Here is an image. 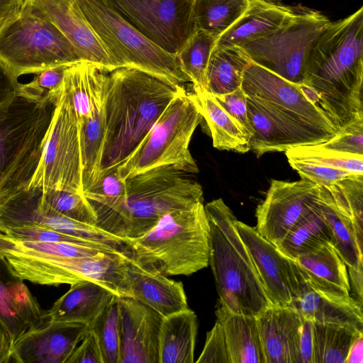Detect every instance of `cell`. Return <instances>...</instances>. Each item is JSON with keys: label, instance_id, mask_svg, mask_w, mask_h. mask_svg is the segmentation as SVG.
I'll use <instances>...</instances> for the list:
<instances>
[{"label": "cell", "instance_id": "6da1fadb", "mask_svg": "<svg viewBox=\"0 0 363 363\" xmlns=\"http://www.w3.org/2000/svg\"><path fill=\"white\" fill-rule=\"evenodd\" d=\"M363 7L330 22L310 52L301 86L338 130L363 119Z\"/></svg>", "mask_w": 363, "mask_h": 363}, {"label": "cell", "instance_id": "7a4b0ae2", "mask_svg": "<svg viewBox=\"0 0 363 363\" xmlns=\"http://www.w3.org/2000/svg\"><path fill=\"white\" fill-rule=\"evenodd\" d=\"M184 92L181 85L135 68L108 72L99 180L128 157L170 102Z\"/></svg>", "mask_w": 363, "mask_h": 363}, {"label": "cell", "instance_id": "3957f363", "mask_svg": "<svg viewBox=\"0 0 363 363\" xmlns=\"http://www.w3.org/2000/svg\"><path fill=\"white\" fill-rule=\"evenodd\" d=\"M191 174L173 164L127 179L123 199L94 211L96 226L127 241L143 236L165 213L203 202L202 187Z\"/></svg>", "mask_w": 363, "mask_h": 363}, {"label": "cell", "instance_id": "277c9868", "mask_svg": "<svg viewBox=\"0 0 363 363\" xmlns=\"http://www.w3.org/2000/svg\"><path fill=\"white\" fill-rule=\"evenodd\" d=\"M204 208L209 225L208 265L218 302L233 313L256 317L272 304L238 233L237 218L221 198Z\"/></svg>", "mask_w": 363, "mask_h": 363}, {"label": "cell", "instance_id": "5b68a950", "mask_svg": "<svg viewBox=\"0 0 363 363\" xmlns=\"http://www.w3.org/2000/svg\"><path fill=\"white\" fill-rule=\"evenodd\" d=\"M57 102L20 91L0 105V201L29 186L40 164Z\"/></svg>", "mask_w": 363, "mask_h": 363}, {"label": "cell", "instance_id": "8992f818", "mask_svg": "<svg viewBox=\"0 0 363 363\" xmlns=\"http://www.w3.org/2000/svg\"><path fill=\"white\" fill-rule=\"evenodd\" d=\"M129 257L166 276H190L208 267L209 225L203 202L163 215L143 236L128 240Z\"/></svg>", "mask_w": 363, "mask_h": 363}, {"label": "cell", "instance_id": "52a82bcc", "mask_svg": "<svg viewBox=\"0 0 363 363\" xmlns=\"http://www.w3.org/2000/svg\"><path fill=\"white\" fill-rule=\"evenodd\" d=\"M241 87L272 121L289 149L322 144L337 133L327 114L289 81L253 62L245 70Z\"/></svg>", "mask_w": 363, "mask_h": 363}, {"label": "cell", "instance_id": "ba28073f", "mask_svg": "<svg viewBox=\"0 0 363 363\" xmlns=\"http://www.w3.org/2000/svg\"><path fill=\"white\" fill-rule=\"evenodd\" d=\"M75 3L116 69L135 68L179 85L190 82L180 69L177 54L152 42L104 0H75Z\"/></svg>", "mask_w": 363, "mask_h": 363}, {"label": "cell", "instance_id": "9c48e42d", "mask_svg": "<svg viewBox=\"0 0 363 363\" xmlns=\"http://www.w3.org/2000/svg\"><path fill=\"white\" fill-rule=\"evenodd\" d=\"M193 94L186 91L175 97L137 148L117 168L126 180L155 167L177 164L192 174L199 172L189 145L203 120Z\"/></svg>", "mask_w": 363, "mask_h": 363}, {"label": "cell", "instance_id": "30bf717a", "mask_svg": "<svg viewBox=\"0 0 363 363\" xmlns=\"http://www.w3.org/2000/svg\"><path fill=\"white\" fill-rule=\"evenodd\" d=\"M4 258L13 273L23 280L41 285L96 282L118 297H130L128 255L99 252L88 257H33L6 252Z\"/></svg>", "mask_w": 363, "mask_h": 363}, {"label": "cell", "instance_id": "8fae6325", "mask_svg": "<svg viewBox=\"0 0 363 363\" xmlns=\"http://www.w3.org/2000/svg\"><path fill=\"white\" fill-rule=\"evenodd\" d=\"M0 60L18 78L83 60L52 23L21 11L0 29Z\"/></svg>", "mask_w": 363, "mask_h": 363}, {"label": "cell", "instance_id": "7c38bea8", "mask_svg": "<svg viewBox=\"0 0 363 363\" xmlns=\"http://www.w3.org/2000/svg\"><path fill=\"white\" fill-rule=\"evenodd\" d=\"M330 22L320 11L294 8L278 28L238 48L252 62L301 84L311 49Z\"/></svg>", "mask_w": 363, "mask_h": 363}, {"label": "cell", "instance_id": "4fadbf2b", "mask_svg": "<svg viewBox=\"0 0 363 363\" xmlns=\"http://www.w3.org/2000/svg\"><path fill=\"white\" fill-rule=\"evenodd\" d=\"M29 186L84 194L80 124L62 88L41 160Z\"/></svg>", "mask_w": 363, "mask_h": 363}, {"label": "cell", "instance_id": "5bb4252c", "mask_svg": "<svg viewBox=\"0 0 363 363\" xmlns=\"http://www.w3.org/2000/svg\"><path fill=\"white\" fill-rule=\"evenodd\" d=\"M123 18L164 50L177 54L196 30L194 0H104Z\"/></svg>", "mask_w": 363, "mask_h": 363}, {"label": "cell", "instance_id": "9a60e30c", "mask_svg": "<svg viewBox=\"0 0 363 363\" xmlns=\"http://www.w3.org/2000/svg\"><path fill=\"white\" fill-rule=\"evenodd\" d=\"M0 226L48 228L127 252V240L96 225L69 218L48 206L42 201V189L37 186L19 190L0 201Z\"/></svg>", "mask_w": 363, "mask_h": 363}, {"label": "cell", "instance_id": "2e32d148", "mask_svg": "<svg viewBox=\"0 0 363 363\" xmlns=\"http://www.w3.org/2000/svg\"><path fill=\"white\" fill-rule=\"evenodd\" d=\"M235 225L271 304L291 306L309 286L299 264L260 235L254 227L238 219Z\"/></svg>", "mask_w": 363, "mask_h": 363}, {"label": "cell", "instance_id": "e0dca14e", "mask_svg": "<svg viewBox=\"0 0 363 363\" xmlns=\"http://www.w3.org/2000/svg\"><path fill=\"white\" fill-rule=\"evenodd\" d=\"M320 186L307 179H273L255 212L257 232L276 245L315 205Z\"/></svg>", "mask_w": 363, "mask_h": 363}, {"label": "cell", "instance_id": "ac0fdd59", "mask_svg": "<svg viewBox=\"0 0 363 363\" xmlns=\"http://www.w3.org/2000/svg\"><path fill=\"white\" fill-rule=\"evenodd\" d=\"M55 26L76 48L83 60L108 72L115 69L108 53L88 24L75 0H24L22 8Z\"/></svg>", "mask_w": 363, "mask_h": 363}, {"label": "cell", "instance_id": "d6986e66", "mask_svg": "<svg viewBox=\"0 0 363 363\" xmlns=\"http://www.w3.org/2000/svg\"><path fill=\"white\" fill-rule=\"evenodd\" d=\"M120 363H159L163 317L130 297H119Z\"/></svg>", "mask_w": 363, "mask_h": 363}, {"label": "cell", "instance_id": "ffe728a7", "mask_svg": "<svg viewBox=\"0 0 363 363\" xmlns=\"http://www.w3.org/2000/svg\"><path fill=\"white\" fill-rule=\"evenodd\" d=\"M88 330L86 323L49 320L16 340V363H66Z\"/></svg>", "mask_w": 363, "mask_h": 363}, {"label": "cell", "instance_id": "44dd1931", "mask_svg": "<svg viewBox=\"0 0 363 363\" xmlns=\"http://www.w3.org/2000/svg\"><path fill=\"white\" fill-rule=\"evenodd\" d=\"M49 321L23 280L16 276L7 261L0 257V325L14 342L32 330Z\"/></svg>", "mask_w": 363, "mask_h": 363}, {"label": "cell", "instance_id": "7402d4cb", "mask_svg": "<svg viewBox=\"0 0 363 363\" xmlns=\"http://www.w3.org/2000/svg\"><path fill=\"white\" fill-rule=\"evenodd\" d=\"M256 322L265 363H301L303 317L297 309L272 305Z\"/></svg>", "mask_w": 363, "mask_h": 363}, {"label": "cell", "instance_id": "603a6c76", "mask_svg": "<svg viewBox=\"0 0 363 363\" xmlns=\"http://www.w3.org/2000/svg\"><path fill=\"white\" fill-rule=\"evenodd\" d=\"M128 273L132 298L150 307L163 318L189 308L182 281L147 270L128 256Z\"/></svg>", "mask_w": 363, "mask_h": 363}, {"label": "cell", "instance_id": "cb8c5ba5", "mask_svg": "<svg viewBox=\"0 0 363 363\" xmlns=\"http://www.w3.org/2000/svg\"><path fill=\"white\" fill-rule=\"evenodd\" d=\"M294 11V8L265 0H250L242 15L216 43L218 48H240L278 28Z\"/></svg>", "mask_w": 363, "mask_h": 363}, {"label": "cell", "instance_id": "d4e9b609", "mask_svg": "<svg viewBox=\"0 0 363 363\" xmlns=\"http://www.w3.org/2000/svg\"><path fill=\"white\" fill-rule=\"evenodd\" d=\"M291 306L297 309L303 318L314 323L348 325L363 330L362 307L351 296H333L308 286Z\"/></svg>", "mask_w": 363, "mask_h": 363}, {"label": "cell", "instance_id": "484cf974", "mask_svg": "<svg viewBox=\"0 0 363 363\" xmlns=\"http://www.w3.org/2000/svg\"><path fill=\"white\" fill-rule=\"evenodd\" d=\"M102 76L96 89L91 113L80 124L83 191L100 177V167L105 137L104 101L108 74Z\"/></svg>", "mask_w": 363, "mask_h": 363}, {"label": "cell", "instance_id": "4316f807", "mask_svg": "<svg viewBox=\"0 0 363 363\" xmlns=\"http://www.w3.org/2000/svg\"><path fill=\"white\" fill-rule=\"evenodd\" d=\"M295 260L313 289L333 296H350L347 267L331 242Z\"/></svg>", "mask_w": 363, "mask_h": 363}, {"label": "cell", "instance_id": "83f0119b", "mask_svg": "<svg viewBox=\"0 0 363 363\" xmlns=\"http://www.w3.org/2000/svg\"><path fill=\"white\" fill-rule=\"evenodd\" d=\"M114 296L110 290L91 281L73 284L47 311L48 319L89 324Z\"/></svg>", "mask_w": 363, "mask_h": 363}, {"label": "cell", "instance_id": "f1b7e54d", "mask_svg": "<svg viewBox=\"0 0 363 363\" xmlns=\"http://www.w3.org/2000/svg\"><path fill=\"white\" fill-rule=\"evenodd\" d=\"M218 303L215 313L224 331L231 363H265L256 317L233 313Z\"/></svg>", "mask_w": 363, "mask_h": 363}, {"label": "cell", "instance_id": "f546056e", "mask_svg": "<svg viewBox=\"0 0 363 363\" xmlns=\"http://www.w3.org/2000/svg\"><path fill=\"white\" fill-rule=\"evenodd\" d=\"M197 316L189 308L162 318L159 337V363H193Z\"/></svg>", "mask_w": 363, "mask_h": 363}, {"label": "cell", "instance_id": "4dcf8cb0", "mask_svg": "<svg viewBox=\"0 0 363 363\" xmlns=\"http://www.w3.org/2000/svg\"><path fill=\"white\" fill-rule=\"evenodd\" d=\"M203 118L213 140V145L220 150L245 153L250 150L249 137L243 127L206 91H194Z\"/></svg>", "mask_w": 363, "mask_h": 363}, {"label": "cell", "instance_id": "1f68e13d", "mask_svg": "<svg viewBox=\"0 0 363 363\" xmlns=\"http://www.w3.org/2000/svg\"><path fill=\"white\" fill-rule=\"evenodd\" d=\"M318 203L329 225L333 242L337 254L347 268H354L363 262V247L357 240L356 233L350 216L335 203L330 193L320 186Z\"/></svg>", "mask_w": 363, "mask_h": 363}, {"label": "cell", "instance_id": "d6a6232c", "mask_svg": "<svg viewBox=\"0 0 363 363\" xmlns=\"http://www.w3.org/2000/svg\"><path fill=\"white\" fill-rule=\"evenodd\" d=\"M328 242H333V235L318 199L312 209L276 246L295 260Z\"/></svg>", "mask_w": 363, "mask_h": 363}, {"label": "cell", "instance_id": "836d02e7", "mask_svg": "<svg viewBox=\"0 0 363 363\" xmlns=\"http://www.w3.org/2000/svg\"><path fill=\"white\" fill-rule=\"evenodd\" d=\"M106 72L108 71L86 60L66 68L62 92L69 99L79 124L90 116L96 89Z\"/></svg>", "mask_w": 363, "mask_h": 363}, {"label": "cell", "instance_id": "e575fe53", "mask_svg": "<svg viewBox=\"0 0 363 363\" xmlns=\"http://www.w3.org/2000/svg\"><path fill=\"white\" fill-rule=\"evenodd\" d=\"M251 62L238 48L215 46L207 67L206 91L216 96L236 90Z\"/></svg>", "mask_w": 363, "mask_h": 363}, {"label": "cell", "instance_id": "d590c367", "mask_svg": "<svg viewBox=\"0 0 363 363\" xmlns=\"http://www.w3.org/2000/svg\"><path fill=\"white\" fill-rule=\"evenodd\" d=\"M313 363H345L352 342L363 331L352 326L313 322Z\"/></svg>", "mask_w": 363, "mask_h": 363}, {"label": "cell", "instance_id": "8d00e7d4", "mask_svg": "<svg viewBox=\"0 0 363 363\" xmlns=\"http://www.w3.org/2000/svg\"><path fill=\"white\" fill-rule=\"evenodd\" d=\"M250 0H194L192 18L196 30L218 38L242 15Z\"/></svg>", "mask_w": 363, "mask_h": 363}, {"label": "cell", "instance_id": "74e56055", "mask_svg": "<svg viewBox=\"0 0 363 363\" xmlns=\"http://www.w3.org/2000/svg\"><path fill=\"white\" fill-rule=\"evenodd\" d=\"M217 39L196 30L177 54L180 69L192 83L194 91H206L207 67Z\"/></svg>", "mask_w": 363, "mask_h": 363}, {"label": "cell", "instance_id": "f35d334b", "mask_svg": "<svg viewBox=\"0 0 363 363\" xmlns=\"http://www.w3.org/2000/svg\"><path fill=\"white\" fill-rule=\"evenodd\" d=\"M96 335L104 363H120V305L114 296L89 324Z\"/></svg>", "mask_w": 363, "mask_h": 363}, {"label": "cell", "instance_id": "ab89813d", "mask_svg": "<svg viewBox=\"0 0 363 363\" xmlns=\"http://www.w3.org/2000/svg\"><path fill=\"white\" fill-rule=\"evenodd\" d=\"M246 101L251 128L250 150L259 157L267 152H285L289 149L284 137L267 115L247 98Z\"/></svg>", "mask_w": 363, "mask_h": 363}, {"label": "cell", "instance_id": "60d3db41", "mask_svg": "<svg viewBox=\"0 0 363 363\" xmlns=\"http://www.w3.org/2000/svg\"><path fill=\"white\" fill-rule=\"evenodd\" d=\"M325 188L338 208L351 218L358 242L363 247V176L347 177Z\"/></svg>", "mask_w": 363, "mask_h": 363}, {"label": "cell", "instance_id": "b9f144b4", "mask_svg": "<svg viewBox=\"0 0 363 363\" xmlns=\"http://www.w3.org/2000/svg\"><path fill=\"white\" fill-rule=\"evenodd\" d=\"M285 154L287 159L312 162L355 175H363V155L326 149L320 145L291 147L286 150Z\"/></svg>", "mask_w": 363, "mask_h": 363}, {"label": "cell", "instance_id": "7bdbcfd3", "mask_svg": "<svg viewBox=\"0 0 363 363\" xmlns=\"http://www.w3.org/2000/svg\"><path fill=\"white\" fill-rule=\"evenodd\" d=\"M42 201L64 216L96 225V214L84 194L65 189H42Z\"/></svg>", "mask_w": 363, "mask_h": 363}, {"label": "cell", "instance_id": "ee69618b", "mask_svg": "<svg viewBox=\"0 0 363 363\" xmlns=\"http://www.w3.org/2000/svg\"><path fill=\"white\" fill-rule=\"evenodd\" d=\"M0 231L8 238L18 241L70 242L96 248L103 252H121L112 247L92 242L84 239L69 235L60 232L40 227L0 226Z\"/></svg>", "mask_w": 363, "mask_h": 363}, {"label": "cell", "instance_id": "f6af8a7d", "mask_svg": "<svg viewBox=\"0 0 363 363\" xmlns=\"http://www.w3.org/2000/svg\"><path fill=\"white\" fill-rule=\"evenodd\" d=\"M127 191L126 181L116 169L108 172L94 185L84 191L93 210L113 204L123 199Z\"/></svg>", "mask_w": 363, "mask_h": 363}, {"label": "cell", "instance_id": "bcb514c9", "mask_svg": "<svg viewBox=\"0 0 363 363\" xmlns=\"http://www.w3.org/2000/svg\"><path fill=\"white\" fill-rule=\"evenodd\" d=\"M287 160L291 167L298 172L301 179L314 182L320 186L327 187L345 178L356 176L345 170L312 162L291 158Z\"/></svg>", "mask_w": 363, "mask_h": 363}, {"label": "cell", "instance_id": "7dc6e473", "mask_svg": "<svg viewBox=\"0 0 363 363\" xmlns=\"http://www.w3.org/2000/svg\"><path fill=\"white\" fill-rule=\"evenodd\" d=\"M69 65H59L38 72L29 83L21 86L29 92L55 100L57 104L61 94L62 84L66 68Z\"/></svg>", "mask_w": 363, "mask_h": 363}, {"label": "cell", "instance_id": "c3c4849f", "mask_svg": "<svg viewBox=\"0 0 363 363\" xmlns=\"http://www.w3.org/2000/svg\"><path fill=\"white\" fill-rule=\"evenodd\" d=\"M320 145L342 152L363 155V119L352 122Z\"/></svg>", "mask_w": 363, "mask_h": 363}, {"label": "cell", "instance_id": "681fc988", "mask_svg": "<svg viewBox=\"0 0 363 363\" xmlns=\"http://www.w3.org/2000/svg\"><path fill=\"white\" fill-rule=\"evenodd\" d=\"M197 363H231L229 350L221 324L216 320L207 333L205 345Z\"/></svg>", "mask_w": 363, "mask_h": 363}, {"label": "cell", "instance_id": "f907efd6", "mask_svg": "<svg viewBox=\"0 0 363 363\" xmlns=\"http://www.w3.org/2000/svg\"><path fill=\"white\" fill-rule=\"evenodd\" d=\"M213 96L220 106L243 127L250 140L251 128L247 117L246 96L242 87L230 93Z\"/></svg>", "mask_w": 363, "mask_h": 363}, {"label": "cell", "instance_id": "816d5d0a", "mask_svg": "<svg viewBox=\"0 0 363 363\" xmlns=\"http://www.w3.org/2000/svg\"><path fill=\"white\" fill-rule=\"evenodd\" d=\"M66 363H104L95 333L89 328Z\"/></svg>", "mask_w": 363, "mask_h": 363}, {"label": "cell", "instance_id": "f5cc1de1", "mask_svg": "<svg viewBox=\"0 0 363 363\" xmlns=\"http://www.w3.org/2000/svg\"><path fill=\"white\" fill-rule=\"evenodd\" d=\"M20 86L18 78L0 60V105L18 93Z\"/></svg>", "mask_w": 363, "mask_h": 363}, {"label": "cell", "instance_id": "db71d44e", "mask_svg": "<svg viewBox=\"0 0 363 363\" xmlns=\"http://www.w3.org/2000/svg\"><path fill=\"white\" fill-rule=\"evenodd\" d=\"M313 322L303 318L300 338L301 363H313Z\"/></svg>", "mask_w": 363, "mask_h": 363}, {"label": "cell", "instance_id": "11a10c76", "mask_svg": "<svg viewBox=\"0 0 363 363\" xmlns=\"http://www.w3.org/2000/svg\"><path fill=\"white\" fill-rule=\"evenodd\" d=\"M350 296L362 307L363 303V262L354 268H347Z\"/></svg>", "mask_w": 363, "mask_h": 363}, {"label": "cell", "instance_id": "9f6ffc18", "mask_svg": "<svg viewBox=\"0 0 363 363\" xmlns=\"http://www.w3.org/2000/svg\"><path fill=\"white\" fill-rule=\"evenodd\" d=\"M24 0H0V29L21 13Z\"/></svg>", "mask_w": 363, "mask_h": 363}, {"label": "cell", "instance_id": "6f0895ef", "mask_svg": "<svg viewBox=\"0 0 363 363\" xmlns=\"http://www.w3.org/2000/svg\"><path fill=\"white\" fill-rule=\"evenodd\" d=\"M16 362L13 342L8 333L0 325V363Z\"/></svg>", "mask_w": 363, "mask_h": 363}, {"label": "cell", "instance_id": "680465c9", "mask_svg": "<svg viewBox=\"0 0 363 363\" xmlns=\"http://www.w3.org/2000/svg\"><path fill=\"white\" fill-rule=\"evenodd\" d=\"M363 362V334H361L352 342L350 347L345 363Z\"/></svg>", "mask_w": 363, "mask_h": 363}, {"label": "cell", "instance_id": "91938a15", "mask_svg": "<svg viewBox=\"0 0 363 363\" xmlns=\"http://www.w3.org/2000/svg\"><path fill=\"white\" fill-rule=\"evenodd\" d=\"M265 1H269V2L276 3V4H279V3H281V0H265Z\"/></svg>", "mask_w": 363, "mask_h": 363}]
</instances>
